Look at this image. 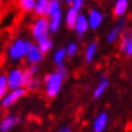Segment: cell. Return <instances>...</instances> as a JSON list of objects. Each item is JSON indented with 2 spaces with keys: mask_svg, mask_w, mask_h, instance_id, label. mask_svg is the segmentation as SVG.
<instances>
[{
  "mask_svg": "<svg viewBox=\"0 0 132 132\" xmlns=\"http://www.w3.org/2000/svg\"><path fill=\"white\" fill-rule=\"evenodd\" d=\"M32 45L30 39L17 37L9 44L7 48V57L14 63H18L25 59L29 47Z\"/></svg>",
  "mask_w": 132,
  "mask_h": 132,
  "instance_id": "obj_1",
  "label": "cell"
},
{
  "mask_svg": "<svg viewBox=\"0 0 132 132\" xmlns=\"http://www.w3.org/2000/svg\"><path fill=\"white\" fill-rule=\"evenodd\" d=\"M64 78L65 77L63 76L62 74H59L57 71L52 72V73L47 74L43 78L45 95L48 98H54L58 95V93L62 90Z\"/></svg>",
  "mask_w": 132,
  "mask_h": 132,
  "instance_id": "obj_2",
  "label": "cell"
},
{
  "mask_svg": "<svg viewBox=\"0 0 132 132\" xmlns=\"http://www.w3.org/2000/svg\"><path fill=\"white\" fill-rule=\"evenodd\" d=\"M30 34L35 42H38L39 39L45 37H49L52 32L47 16H36L30 25Z\"/></svg>",
  "mask_w": 132,
  "mask_h": 132,
  "instance_id": "obj_3",
  "label": "cell"
},
{
  "mask_svg": "<svg viewBox=\"0 0 132 132\" xmlns=\"http://www.w3.org/2000/svg\"><path fill=\"white\" fill-rule=\"evenodd\" d=\"M27 88L26 87H19V88H15V90H9L6 95L2 97V100L0 101V105L2 109H10L12 105H15L17 102L27 94Z\"/></svg>",
  "mask_w": 132,
  "mask_h": 132,
  "instance_id": "obj_4",
  "label": "cell"
},
{
  "mask_svg": "<svg viewBox=\"0 0 132 132\" xmlns=\"http://www.w3.org/2000/svg\"><path fill=\"white\" fill-rule=\"evenodd\" d=\"M7 82L9 90H15L24 86V70L14 67L7 73Z\"/></svg>",
  "mask_w": 132,
  "mask_h": 132,
  "instance_id": "obj_5",
  "label": "cell"
},
{
  "mask_svg": "<svg viewBox=\"0 0 132 132\" xmlns=\"http://www.w3.org/2000/svg\"><path fill=\"white\" fill-rule=\"evenodd\" d=\"M44 56H45V54L39 49L37 44H34V43H32V45L29 47L28 52H27L25 61L27 63V65H38L43 62Z\"/></svg>",
  "mask_w": 132,
  "mask_h": 132,
  "instance_id": "obj_6",
  "label": "cell"
},
{
  "mask_svg": "<svg viewBox=\"0 0 132 132\" xmlns=\"http://www.w3.org/2000/svg\"><path fill=\"white\" fill-rule=\"evenodd\" d=\"M19 123V118L15 113H7L0 120V132H9Z\"/></svg>",
  "mask_w": 132,
  "mask_h": 132,
  "instance_id": "obj_7",
  "label": "cell"
},
{
  "mask_svg": "<svg viewBox=\"0 0 132 132\" xmlns=\"http://www.w3.org/2000/svg\"><path fill=\"white\" fill-rule=\"evenodd\" d=\"M88 28H90V25H88V20H87L86 16L83 14H78V17H77L76 22H75V26H74V30L76 31L77 36L80 38H82L83 35L87 31Z\"/></svg>",
  "mask_w": 132,
  "mask_h": 132,
  "instance_id": "obj_8",
  "label": "cell"
},
{
  "mask_svg": "<svg viewBox=\"0 0 132 132\" xmlns=\"http://www.w3.org/2000/svg\"><path fill=\"white\" fill-rule=\"evenodd\" d=\"M88 25H90V28L92 29H97L100 27V25L102 24V20H103V16L97 9H92L88 12Z\"/></svg>",
  "mask_w": 132,
  "mask_h": 132,
  "instance_id": "obj_9",
  "label": "cell"
},
{
  "mask_svg": "<svg viewBox=\"0 0 132 132\" xmlns=\"http://www.w3.org/2000/svg\"><path fill=\"white\" fill-rule=\"evenodd\" d=\"M48 20H49V27H51V32L52 34H55L56 31L59 29L62 25V20H63V14H62V10L56 12V14L49 16Z\"/></svg>",
  "mask_w": 132,
  "mask_h": 132,
  "instance_id": "obj_10",
  "label": "cell"
},
{
  "mask_svg": "<svg viewBox=\"0 0 132 132\" xmlns=\"http://www.w3.org/2000/svg\"><path fill=\"white\" fill-rule=\"evenodd\" d=\"M78 14H80V11H77L76 9H74L73 7H71L66 11V15H65L66 27L70 29H74V26H75V22H76V19L78 17Z\"/></svg>",
  "mask_w": 132,
  "mask_h": 132,
  "instance_id": "obj_11",
  "label": "cell"
},
{
  "mask_svg": "<svg viewBox=\"0 0 132 132\" xmlns=\"http://www.w3.org/2000/svg\"><path fill=\"white\" fill-rule=\"evenodd\" d=\"M52 0H36L34 14L36 16H47L48 7Z\"/></svg>",
  "mask_w": 132,
  "mask_h": 132,
  "instance_id": "obj_12",
  "label": "cell"
},
{
  "mask_svg": "<svg viewBox=\"0 0 132 132\" xmlns=\"http://www.w3.org/2000/svg\"><path fill=\"white\" fill-rule=\"evenodd\" d=\"M108 125V114L106 113H101L100 115H97L96 119L94 120L93 123V130L95 132H101L105 130Z\"/></svg>",
  "mask_w": 132,
  "mask_h": 132,
  "instance_id": "obj_13",
  "label": "cell"
},
{
  "mask_svg": "<svg viewBox=\"0 0 132 132\" xmlns=\"http://www.w3.org/2000/svg\"><path fill=\"white\" fill-rule=\"evenodd\" d=\"M36 0H17V7L25 14L34 12Z\"/></svg>",
  "mask_w": 132,
  "mask_h": 132,
  "instance_id": "obj_14",
  "label": "cell"
},
{
  "mask_svg": "<svg viewBox=\"0 0 132 132\" xmlns=\"http://www.w3.org/2000/svg\"><path fill=\"white\" fill-rule=\"evenodd\" d=\"M128 5H129V0H117L113 9L115 17H122L127 11Z\"/></svg>",
  "mask_w": 132,
  "mask_h": 132,
  "instance_id": "obj_15",
  "label": "cell"
},
{
  "mask_svg": "<svg viewBox=\"0 0 132 132\" xmlns=\"http://www.w3.org/2000/svg\"><path fill=\"white\" fill-rule=\"evenodd\" d=\"M36 44H37L39 49H40L45 55L51 52V49L53 48V46H54V43H53L51 37H45V38L39 39L38 42H36Z\"/></svg>",
  "mask_w": 132,
  "mask_h": 132,
  "instance_id": "obj_16",
  "label": "cell"
},
{
  "mask_svg": "<svg viewBox=\"0 0 132 132\" xmlns=\"http://www.w3.org/2000/svg\"><path fill=\"white\" fill-rule=\"evenodd\" d=\"M96 51H97V43L96 42H92L87 45L86 49H85V61H86L88 64H91V63L93 62L95 54H96Z\"/></svg>",
  "mask_w": 132,
  "mask_h": 132,
  "instance_id": "obj_17",
  "label": "cell"
},
{
  "mask_svg": "<svg viewBox=\"0 0 132 132\" xmlns=\"http://www.w3.org/2000/svg\"><path fill=\"white\" fill-rule=\"evenodd\" d=\"M123 26H124V20H122V21L119 22V24L115 26V27L112 29L110 32H109V34H108V37H106L108 43H113L115 39H117L119 36H120L122 29H123Z\"/></svg>",
  "mask_w": 132,
  "mask_h": 132,
  "instance_id": "obj_18",
  "label": "cell"
},
{
  "mask_svg": "<svg viewBox=\"0 0 132 132\" xmlns=\"http://www.w3.org/2000/svg\"><path fill=\"white\" fill-rule=\"evenodd\" d=\"M67 57L66 55V48H58L56 49L54 53V56H53V61H54V64L57 66L62 63H64L65 58Z\"/></svg>",
  "mask_w": 132,
  "mask_h": 132,
  "instance_id": "obj_19",
  "label": "cell"
},
{
  "mask_svg": "<svg viewBox=\"0 0 132 132\" xmlns=\"http://www.w3.org/2000/svg\"><path fill=\"white\" fill-rule=\"evenodd\" d=\"M108 86H109V81L106 80L105 77H102L101 78V82L98 83V85L96 87H95V91H94V97L95 98H98L101 96L102 94L105 92V90L108 88Z\"/></svg>",
  "mask_w": 132,
  "mask_h": 132,
  "instance_id": "obj_20",
  "label": "cell"
},
{
  "mask_svg": "<svg viewBox=\"0 0 132 132\" xmlns=\"http://www.w3.org/2000/svg\"><path fill=\"white\" fill-rule=\"evenodd\" d=\"M9 91L8 82H7V74L0 73V101L6 95V93Z\"/></svg>",
  "mask_w": 132,
  "mask_h": 132,
  "instance_id": "obj_21",
  "label": "cell"
},
{
  "mask_svg": "<svg viewBox=\"0 0 132 132\" xmlns=\"http://www.w3.org/2000/svg\"><path fill=\"white\" fill-rule=\"evenodd\" d=\"M131 38H132V30L131 29H125V30L122 32V36H121V44H120L121 52H124V49L127 47L128 43Z\"/></svg>",
  "mask_w": 132,
  "mask_h": 132,
  "instance_id": "obj_22",
  "label": "cell"
},
{
  "mask_svg": "<svg viewBox=\"0 0 132 132\" xmlns=\"http://www.w3.org/2000/svg\"><path fill=\"white\" fill-rule=\"evenodd\" d=\"M35 76H36V74L32 73L28 67H26L24 70V87L27 88V86L31 83V81L35 78Z\"/></svg>",
  "mask_w": 132,
  "mask_h": 132,
  "instance_id": "obj_23",
  "label": "cell"
},
{
  "mask_svg": "<svg viewBox=\"0 0 132 132\" xmlns=\"http://www.w3.org/2000/svg\"><path fill=\"white\" fill-rule=\"evenodd\" d=\"M77 51H78L77 44L74 43V42H72L67 45V47H66V55H67L68 57H73V56L76 55Z\"/></svg>",
  "mask_w": 132,
  "mask_h": 132,
  "instance_id": "obj_24",
  "label": "cell"
},
{
  "mask_svg": "<svg viewBox=\"0 0 132 132\" xmlns=\"http://www.w3.org/2000/svg\"><path fill=\"white\" fill-rule=\"evenodd\" d=\"M56 71H57L59 74H62L64 77H66V76H67V74H68L67 67L64 65V63H62V64H59V65L56 66Z\"/></svg>",
  "mask_w": 132,
  "mask_h": 132,
  "instance_id": "obj_25",
  "label": "cell"
},
{
  "mask_svg": "<svg viewBox=\"0 0 132 132\" xmlns=\"http://www.w3.org/2000/svg\"><path fill=\"white\" fill-rule=\"evenodd\" d=\"M83 5H84V0H73L71 7H73L74 9H76L77 11H81V9L83 8Z\"/></svg>",
  "mask_w": 132,
  "mask_h": 132,
  "instance_id": "obj_26",
  "label": "cell"
},
{
  "mask_svg": "<svg viewBox=\"0 0 132 132\" xmlns=\"http://www.w3.org/2000/svg\"><path fill=\"white\" fill-rule=\"evenodd\" d=\"M124 52L128 54V56H132V38L129 40L127 47H125V49H124Z\"/></svg>",
  "mask_w": 132,
  "mask_h": 132,
  "instance_id": "obj_27",
  "label": "cell"
},
{
  "mask_svg": "<svg viewBox=\"0 0 132 132\" xmlns=\"http://www.w3.org/2000/svg\"><path fill=\"white\" fill-rule=\"evenodd\" d=\"M59 132H71L72 130H71V128H68V127H63V128H61L58 130Z\"/></svg>",
  "mask_w": 132,
  "mask_h": 132,
  "instance_id": "obj_28",
  "label": "cell"
},
{
  "mask_svg": "<svg viewBox=\"0 0 132 132\" xmlns=\"http://www.w3.org/2000/svg\"><path fill=\"white\" fill-rule=\"evenodd\" d=\"M64 2H65L66 5L71 6V5H72V2H73V0H64Z\"/></svg>",
  "mask_w": 132,
  "mask_h": 132,
  "instance_id": "obj_29",
  "label": "cell"
},
{
  "mask_svg": "<svg viewBox=\"0 0 132 132\" xmlns=\"http://www.w3.org/2000/svg\"><path fill=\"white\" fill-rule=\"evenodd\" d=\"M1 115H2V111H1V109H0V119H1Z\"/></svg>",
  "mask_w": 132,
  "mask_h": 132,
  "instance_id": "obj_30",
  "label": "cell"
},
{
  "mask_svg": "<svg viewBox=\"0 0 132 132\" xmlns=\"http://www.w3.org/2000/svg\"><path fill=\"white\" fill-rule=\"evenodd\" d=\"M57 1H59V2H62V1H64V0H57Z\"/></svg>",
  "mask_w": 132,
  "mask_h": 132,
  "instance_id": "obj_31",
  "label": "cell"
},
{
  "mask_svg": "<svg viewBox=\"0 0 132 132\" xmlns=\"http://www.w3.org/2000/svg\"><path fill=\"white\" fill-rule=\"evenodd\" d=\"M1 2H2V0H0V4H1Z\"/></svg>",
  "mask_w": 132,
  "mask_h": 132,
  "instance_id": "obj_32",
  "label": "cell"
},
{
  "mask_svg": "<svg viewBox=\"0 0 132 132\" xmlns=\"http://www.w3.org/2000/svg\"><path fill=\"white\" fill-rule=\"evenodd\" d=\"M131 80H132V74H131Z\"/></svg>",
  "mask_w": 132,
  "mask_h": 132,
  "instance_id": "obj_33",
  "label": "cell"
}]
</instances>
